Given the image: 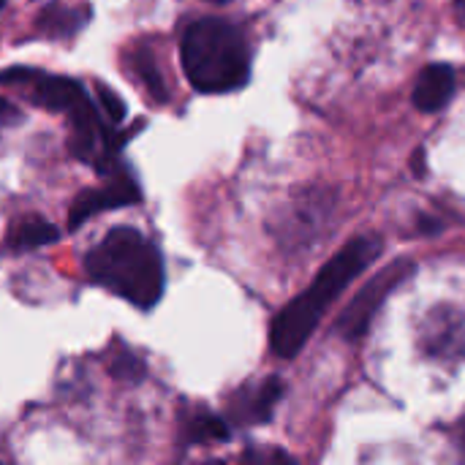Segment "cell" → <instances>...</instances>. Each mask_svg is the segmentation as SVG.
Here are the masks:
<instances>
[{"instance_id":"9c48e42d","label":"cell","mask_w":465,"mask_h":465,"mask_svg":"<svg viewBox=\"0 0 465 465\" xmlns=\"http://www.w3.org/2000/svg\"><path fill=\"white\" fill-rule=\"evenodd\" d=\"M455 68L447 65V63H430L420 71L417 76V84H414V106L425 114H433V112H441L452 95H455Z\"/></svg>"},{"instance_id":"e0dca14e","label":"cell","mask_w":465,"mask_h":465,"mask_svg":"<svg viewBox=\"0 0 465 465\" xmlns=\"http://www.w3.org/2000/svg\"><path fill=\"white\" fill-rule=\"evenodd\" d=\"M455 11H458V16L465 22V0H455Z\"/></svg>"},{"instance_id":"8992f818","label":"cell","mask_w":465,"mask_h":465,"mask_svg":"<svg viewBox=\"0 0 465 465\" xmlns=\"http://www.w3.org/2000/svg\"><path fill=\"white\" fill-rule=\"evenodd\" d=\"M420 351L441 365H458L465 362V311L444 302L433 305L417 330Z\"/></svg>"},{"instance_id":"8fae6325","label":"cell","mask_w":465,"mask_h":465,"mask_svg":"<svg viewBox=\"0 0 465 465\" xmlns=\"http://www.w3.org/2000/svg\"><path fill=\"white\" fill-rule=\"evenodd\" d=\"M87 19H90L87 5H68V3L57 0V3H49L41 11L35 27L46 38H71V35H76L84 27Z\"/></svg>"},{"instance_id":"3957f363","label":"cell","mask_w":465,"mask_h":465,"mask_svg":"<svg viewBox=\"0 0 465 465\" xmlns=\"http://www.w3.org/2000/svg\"><path fill=\"white\" fill-rule=\"evenodd\" d=\"M84 275L139 311L155 308L166 286L161 251L134 226L109 229L87 251Z\"/></svg>"},{"instance_id":"7c38bea8","label":"cell","mask_w":465,"mask_h":465,"mask_svg":"<svg viewBox=\"0 0 465 465\" xmlns=\"http://www.w3.org/2000/svg\"><path fill=\"white\" fill-rule=\"evenodd\" d=\"M60 240V229L38 215H27L22 221H16L11 226V234H8V248L14 251H33V248H44L49 242H57Z\"/></svg>"},{"instance_id":"2e32d148","label":"cell","mask_w":465,"mask_h":465,"mask_svg":"<svg viewBox=\"0 0 465 465\" xmlns=\"http://www.w3.org/2000/svg\"><path fill=\"white\" fill-rule=\"evenodd\" d=\"M452 439H455V447H458V452L465 458V417L455 425V430H452Z\"/></svg>"},{"instance_id":"6da1fadb","label":"cell","mask_w":465,"mask_h":465,"mask_svg":"<svg viewBox=\"0 0 465 465\" xmlns=\"http://www.w3.org/2000/svg\"><path fill=\"white\" fill-rule=\"evenodd\" d=\"M0 84H16L35 106L63 114L71 128V153L82 163L93 166L101 177L120 163L117 155L125 144V134L114 131V123L101 112V106L76 79L27 65H14L0 71Z\"/></svg>"},{"instance_id":"7a4b0ae2","label":"cell","mask_w":465,"mask_h":465,"mask_svg":"<svg viewBox=\"0 0 465 465\" xmlns=\"http://www.w3.org/2000/svg\"><path fill=\"white\" fill-rule=\"evenodd\" d=\"M381 253L379 237H354L349 240L316 275V281L294 297L272 322L270 327V346L278 357L292 360L302 351L330 305L341 297V292L365 270L373 264V259Z\"/></svg>"},{"instance_id":"4fadbf2b","label":"cell","mask_w":465,"mask_h":465,"mask_svg":"<svg viewBox=\"0 0 465 465\" xmlns=\"http://www.w3.org/2000/svg\"><path fill=\"white\" fill-rule=\"evenodd\" d=\"M131 65H134L136 76L142 79V84L150 90V95H153L155 101H163V98H166V87H163V79H161V74H158V68H155L153 54H150L147 49L134 52V54H131Z\"/></svg>"},{"instance_id":"277c9868","label":"cell","mask_w":465,"mask_h":465,"mask_svg":"<svg viewBox=\"0 0 465 465\" xmlns=\"http://www.w3.org/2000/svg\"><path fill=\"white\" fill-rule=\"evenodd\" d=\"M180 60L191 87L207 95L240 90L251 76L248 41L237 25L221 16H204L185 27Z\"/></svg>"},{"instance_id":"5b68a950","label":"cell","mask_w":465,"mask_h":465,"mask_svg":"<svg viewBox=\"0 0 465 465\" xmlns=\"http://www.w3.org/2000/svg\"><path fill=\"white\" fill-rule=\"evenodd\" d=\"M414 272V262L411 259H398L392 264H387L384 270H379L362 289L360 294L346 305V311L341 313L338 324H335V332L349 341V343H357L365 338L373 316L379 313V308L387 302V297Z\"/></svg>"},{"instance_id":"30bf717a","label":"cell","mask_w":465,"mask_h":465,"mask_svg":"<svg viewBox=\"0 0 465 465\" xmlns=\"http://www.w3.org/2000/svg\"><path fill=\"white\" fill-rule=\"evenodd\" d=\"M229 436H232L229 420L207 409H191L180 420V441L185 447H207V444L226 441Z\"/></svg>"},{"instance_id":"9a60e30c","label":"cell","mask_w":465,"mask_h":465,"mask_svg":"<svg viewBox=\"0 0 465 465\" xmlns=\"http://www.w3.org/2000/svg\"><path fill=\"white\" fill-rule=\"evenodd\" d=\"M16 123H22V112H19V106H16V104H11L8 98H0V136H3L8 128H14Z\"/></svg>"},{"instance_id":"52a82bcc","label":"cell","mask_w":465,"mask_h":465,"mask_svg":"<svg viewBox=\"0 0 465 465\" xmlns=\"http://www.w3.org/2000/svg\"><path fill=\"white\" fill-rule=\"evenodd\" d=\"M104 185L98 188H87L82 191L68 210V229H79L84 221H90L98 213L106 210H120V207H131L142 202V191L136 177L131 174V169H125L123 163H117L112 172L104 174Z\"/></svg>"},{"instance_id":"5bb4252c","label":"cell","mask_w":465,"mask_h":465,"mask_svg":"<svg viewBox=\"0 0 465 465\" xmlns=\"http://www.w3.org/2000/svg\"><path fill=\"white\" fill-rule=\"evenodd\" d=\"M98 106H101V112L117 125L123 117H125V104H123V98L114 93V90H109V87H98Z\"/></svg>"},{"instance_id":"ac0fdd59","label":"cell","mask_w":465,"mask_h":465,"mask_svg":"<svg viewBox=\"0 0 465 465\" xmlns=\"http://www.w3.org/2000/svg\"><path fill=\"white\" fill-rule=\"evenodd\" d=\"M3 3H5V0H0V8H3Z\"/></svg>"},{"instance_id":"ba28073f","label":"cell","mask_w":465,"mask_h":465,"mask_svg":"<svg viewBox=\"0 0 465 465\" xmlns=\"http://www.w3.org/2000/svg\"><path fill=\"white\" fill-rule=\"evenodd\" d=\"M286 387L278 376L262 379L256 384L240 387L226 403V420L232 425H267L283 398Z\"/></svg>"}]
</instances>
